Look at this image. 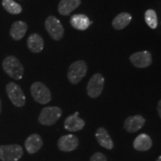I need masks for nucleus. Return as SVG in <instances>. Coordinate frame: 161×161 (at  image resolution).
Returning a JSON list of instances; mask_svg holds the SVG:
<instances>
[{
	"label": "nucleus",
	"instance_id": "obj_17",
	"mask_svg": "<svg viewBox=\"0 0 161 161\" xmlns=\"http://www.w3.org/2000/svg\"><path fill=\"white\" fill-rule=\"evenodd\" d=\"M96 138L101 146L107 149H112L114 148V142L111 137L104 128H99L96 132Z\"/></svg>",
	"mask_w": 161,
	"mask_h": 161
},
{
	"label": "nucleus",
	"instance_id": "obj_6",
	"mask_svg": "<svg viewBox=\"0 0 161 161\" xmlns=\"http://www.w3.org/2000/svg\"><path fill=\"white\" fill-rule=\"evenodd\" d=\"M6 92L11 102L18 108H22L25 104V96L22 88L17 84L10 82L6 85Z\"/></svg>",
	"mask_w": 161,
	"mask_h": 161
},
{
	"label": "nucleus",
	"instance_id": "obj_5",
	"mask_svg": "<svg viewBox=\"0 0 161 161\" xmlns=\"http://www.w3.org/2000/svg\"><path fill=\"white\" fill-rule=\"evenodd\" d=\"M23 155V147L19 145L0 146V160L2 161H18Z\"/></svg>",
	"mask_w": 161,
	"mask_h": 161
},
{
	"label": "nucleus",
	"instance_id": "obj_20",
	"mask_svg": "<svg viewBox=\"0 0 161 161\" xmlns=\"http://www.w3.org/2000/svg\"><path fill=\"white\" fill-rule=\"evenodd\" d=\"M132 17L130 14L127 12H122L114 18L112 22V26L116 30H122L125 29L127 25H129L131 21Z\"/></svg>",
	"mask_w": 161,
	"mask_h": 161
},
{
	"label": "nucleus",
	"instance_id": "obj_15",
	"mask_svg": "<svg viewBox=\"0 0 161 161\" xmlns=\"http://www.w3.org/2000/svg\"><path fill=\"white\" fill-rule=\"evenodd\" d=\"M80 3V0H60L58 7V12L63 16L69 15L74 10L79 7Z\"/></svg>",
	"mask_w": 161,
	"mask_h": 161
},
{
	"label": "nucleus",
	"instance_id": "obj_19",
	"mask_svg": "<svg viewBox=\"0 0 161 161\" xmlns=\"http://www.w3.org/2000/svg\"><path fill=\"white\" fill-rule=\"evenodd\" d=\"M152 146V140L148 134H141L136 136L134 142V147L136 150L145 152L150 149Z\"/></svg>",
	"mask_w": 161,
	"mask_h": 161
},
{
	"label": "nucleus",
	"instance_id": "obj_4",
	"mask_svg": "<svg viewBox=\"0 0 161 161\" xmlns=\"http://www.w3.org/2000/svg\"><path fill=\"white\" fill-rule=\"evenodd\" d=\"M32 97L39 104H48L52 99V94L49 88L42 82H35L31 86Z\"/></svg>",
	"mask_w": 161,
	"mask_h": 161
},
{
	"label": "nucleus",
	"instance_id": "obj_12",
	"mask_svg": "<svg viewBox=\"0 0 161 161\" xmlns=\"http://www.w3.org/2000/svg\"><path fill=\"white\" fill-rule=\"evenodd\" d=\"M146 119L141 115L128 116L125 121L124 128L127 131L130 133L136 132L144 125Z\"/></svg>",
	"mask_w": 161,
	"mask_h": 161
},
{
	"label": "nucleus",
	"instance_id": "obj_21",
	"mask_svg": "<svg viewBox=\"0 0 161 161\" xmlns=\"http://www.w3.org/2000/svg\"><path fill=\"white\" fill-rule=\"evenodd\" d=\"M3 8L11 14H19L22 12V7L14 0H3Z\"/></svg>",
	"mask_w": 161,
	"mask_h": 161
},
{
	"label": "nucleus",
	"instance_id": "obj_13",
	"mask_svg": "<svg viewBox=\"0 0 161 161\" xmlns=\"http://www.w3.org/2000/svg\"><path fill=\"white\" fill-rule=\"evenodd\" d=\"M43 145V140L39 134H34L30 135L25 141V147L28 153L35 154L37 152Z\"/></svg>",
	"mask_w": 161,
	"mask_h": 161
},
{
	"label": "nucleus",
	"instance_id": "obj_1",
	"mask_svg": "<svg viewBox=\"0 0 161 161\" xmlns=\"http://www.w3.org/2000/svg\"><path fill=\"white\" fill-rule=\"evenodd\" d=\"M3 68L10 77L15 80L23 78L24 69L23 64L14 56H8L3 60Z\"/></svg>",
	"mask_w": 161,
	"mask_h": 161
},
{
	"label": "nucleus",
	"instance_id": "obj_18",
	"mask_svg": "<svg viewBox=\"0 0 161 161\" xmlns=\"http://www.w3.org/2000/svg\"><path fill=\"white\" fill-rule=\"evenodd\" d=\"M28 29V25L23 21H17L12 24L10 35L14 40H19L25 36Z\"/></svg>",
	"mask_w": 161,
	"mask_h": 161
},
{
	"label": "nucleus",
	"instance_id": "obj_14",
	"mask_svg": "<svg viewBox=\"0 0 161 161\" xmlns=\"http://www.w3.org/2000/svg\"><path fill=\"white\" fill-rule=\"evenodd\" d=\"M92 23L88 18L87 16L84 14H74L70 18V24L74 29L79 30V31H84L90 27Z\"/></svg>",
	"mask_w": 161,
	"mask_h": 161
},
{
	"label": "nucleus",
	"instance_id": "obj_26",
	"mask_svg": "<svg viewBox=\"0 0 161 161\" xmlns=\"http://www.w3.org/2000/svg\"><path fill=\"white\" fill-rule=\"evenodd\" d=\"M156 161H161V155H160V157H159L158 159V160H157Z\"/></svg>",
	"mask_w": 161,
	"mask_h": 161
},
{
	"label": "nucleus",
	"instance_id": "obj_24",
	"mask_svg": "<svg viewBox=\"0 0 161 161\" xmlns=\"http://www.w3.org/2000/svg\"><path fill=\"white\" fill-rule=\"evenodd\" d=\"M157 109H158L159 116H160V117L161 118V99L158 102V108H157Z\"/></svg>",
	"mask_w": 161,
	"mask_h": 161
},
{
	"label": "nucleus",
	"instance_id": "obj_10",
	"mask_svg": "<svg viewBox=\"0 0 161 161\" xmlns=\"http://www.w3.org/2000/svg\"><path fill=\"white\" fill-rule=\"evenodd\" d=\"M79 140L77 136L73 134H67L62 136L58 141V148L62 152H69L77 148Z\"/></svg>",
	"mask_w": 161,
	"mask_h": 161
},
{
	"label": "nucleus",
	"instance_id": "obj_25",
	"mask_svg": "<svg viewBox=\"0 0 161 161\" xmlns=\"http://www.w3.org/2000/svg\"><path fill=\"white\" fill-rule=\"evenodd\" d=\"M1 110H2V102H1V100H0V114H1Z\"/></svg>",
	"mask_w": 161,
	"mask_h": 161
},
{
	"label": "nucleus",
	"instance_id": "obj_22",
	"mask_svg": "<svg viewBox=\"0 0 161 161\" xmlns=\"http://www.w3.org/2000/svg\"><path fill=\"white\" fill-rule=\"evenodd\" d=\"M145 20L146 23L152 29H155L158 27V17L156 12L152 9L147 10L145 13Z\"/></svg>",
	"mask_w": 161,
	"mask_h": 161
},
{
	"label": "nucleus",
	"instance_id": "obj_8",
	"mask_svg": "<svg viewBox=\"0 0 161 161\" xmlns=\"http://www.w3.org/2000/svg\"><path fill=\"white\" fill-rule=\"evenodd\" d=\"M104 78L100 73H96L90 78L86 86L88 96L92 98H98L104 89Z\"/></svg>",
	"mask_w": 161,
	"mask_h": 161
},
{
	"label": "nucleus",
	"instance_id": "obj_7",
	"mask_svg": "<svg viewBox=\"0 0 161 161\" xmlns=\"http://www.w3.org/2000/svg\"><path fill=\"white\" fill-rule=\"evenodd\" d=\"M46 31L55 40H60L64 37V29L60 20L54 16H49L45 21Z\"/></svg>",
	"mask_w": 161,
	"mask_h": 161
},
{
	"label": "nucleus",
	"instance_id": "obj_23",
	"mask_svg": "<svg viewBox=\"0 0 161 161\" xmlns=\"http://www.w3.org/2000/svg\"><path fill=\"white\" fill-rule=\"evenodd\" d=\"M90 161H108V160H107V158L104 154H103L101 152H97V153H95V154L91 157Z\"/></svg>",
	"mask_w": 161,
	"mask_h": 161
},
{
	"label": "nucleus",
	"instance_id": "obj_9",
	"mask_svg": "<svg viewBox=\"0 0 161 161\" xmlns=\"http://www.w3.org/2000/svg\"><path fill=\"white\" fill-rule=\"evenodd\" d=\"M130 60L137 68H146L152 63V54L148 51L138 52L130 56Z\"/></svg>",
	"mask_w": 161,
	"mask_h": 161
},
{
	"label": "nucleus",
	"instance_id": "obj_3",
	"mask_svg": "<svg viewBox=\"0 0 161 161\" xmlns=\"http://www.w3.org/2000/svg\"><path fill=\"white\" fill-rule=\"evenodd\" d=\"M62 115V110L58 107H46L40 112L38 122L43 125H52L58 122Z\"/></svg>",
	"mask_w": 161,
	"mask_h": 161
},
{
	"label": "nucleus",
	"instance_id": "obj_2",
	"mask_svg": "<svg viewBox=\"0 0 161 161\" xmlns=\"http://www.w3.org/2000/svg\"><path fill=\"white\" fill-rule=\"evenodd\" d=\"M87 72V65L84 60H79L75 61L69 66L67 77L71 84H76L85 77Z\"/></svg>",
	"mask_w": 161,
	"mask_h": 161
},
{
	"label": "nucleus",
	"instance_id": "obj_16",
	"mask_svg": "<svg viewBox=\"0 0 161 161\" xmlns=\"http://www.w3.org/2000/svg\"><path fill=\"white\" fill-rule=\"evenodd\" d=\"M27 46L30 51L34 53H40L44 47V41L41 36L38 34H31L28 37Z\"/></svg>",
	"mask_w": 161,
	"mask_h": 161
},
{
	"label": "nucleus",
	"instance_id": "obj_11",
	"mask_svg": "<svg viewBox=\"0 0 161 161\" xmlns=\"http://www.w3.org/2000/svg\"><path fill=\"white\" fill-rule=\"evenodd\" d=\"M78 112H75V114L68 116L64 122V128L66 130L69 131H78V130H82L85 125L84 121L78 117Z\"/></svg>",
	"mask_w": 161,
	"mask_h": 161
}]
</instances>
